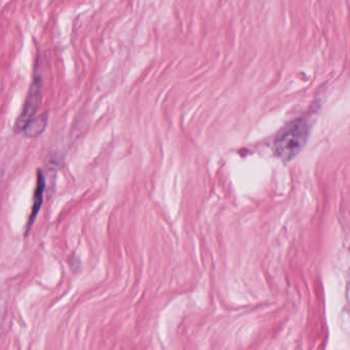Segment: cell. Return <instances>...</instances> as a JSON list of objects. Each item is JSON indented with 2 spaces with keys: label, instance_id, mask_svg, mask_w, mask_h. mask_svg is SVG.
<instances>
[{
  "label": "cell",
  "instance_id": "7a4b0ae2",
  "mask_svg": "<svg viewBox=\"0 0 350 350\" xmlns=\"http://www.w3.org/2000/svg\"><path fill=\"white\" fill-rule=\"evenodd\" d=\"M41 88H42V79L40 76L35 75L32 85L29 90L28 96L25 100L24 108L16 122V131H23L27 123L34 118L35 113L38 110L41 103Z\"/></svg>",
  "mask_w": 350,
  "mask_h": 350
},
{
  "label": "cell",
  "instance_id": "277c9868",
  "mask_svg": "<svg viewBox=\"0 0 350 350\" xmlns=\"http://www.w3.org/2000/svg\"><path fill=\"white\" fill-rule=\"evenodd\" d=\"M47 120H49V119H47V114L34 117V118L31 119V120L27 123L22 133H24L25 137H29V139L39 137V135H42L43 131L47 129Z\"/></svg>",
  "mask_w": 350,
  "mask_h": 350
},
{
  "label": "cell",
  "instance_id": "3957f363",
  "mask_svg": "<svg viewBox=\"0 0 350 350\" xmlns=\"http://www.w3.org/2000/svg\"><path fill=\"white\" fill-rule=\"evenodd\" d=\"M45 189V177L42 172L38 170V174H37L36 189H35L34 197H33L32 211H31L30 217H29L28 224H27V234H28L29 230H30L31 226H32L33 222L35 221V218H36L37 214H38L39 210H40L41 205H42V198Z\"/></svg>",
  "mask_w": 350,
  "mask_h": 350
},
{
  "label": "cell",
  "instance_id": "6da1fadb",
  "mask_svg": "<svg viewBox=\"0 0 350 350\" xmlns=\"http://www.w3.org/2000/svg\"><path fill=\"white\" fill-rule=\"evenodd\" d=\"M310 135V125L305 119H297L290 123L277 135L275 151L283 161H290L300 153Z\"/></svg>",
  "mask_w": 350,
  "mask_h": 350
}]
</instances>
